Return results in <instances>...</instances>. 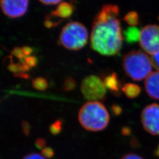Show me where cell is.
Returning <instances> with one entry per match:
<instances>
[{
	"label": "cell",
	"mask_w": 159,
	"mask_h": 159,
	"mask_svg": "<svg viewBox=\"0 0 159 159\" xmlns=\"http://www.w3.org/2000/svg\"></svg>",
	"instance_id": "32"
},
{
	"label": "cell",
	"mask_w": 159,
	"mask_h": 159,
	"mask_svg": "<svg viewBox=\"0 0 159 159\" xmlns=\"http://www.w3.org/2000/svg\"><path fill=\"white\" fill-rule=\"evenodd\" d=\"M151 60L154 67L159 70V52L153 55Z\"/></svg>",
	"instance_id": "21"
},
{
	"label": "cell",
	"mask_w": 159,
	"mask_h": 159,
	"mask_svg": "<svg viewBox=\"0 0 159 159\" xmlns=\"http://www.w3.org/2000/svg\"><path fill=\"white\" fill-rule=\"evenodd\" d=\"M109 120L107 110L99 102H86L80 110V123L87 130H102L108 125Z\"/></svg>",
	"instance_id": "2"
},
{
	"label": "cell",
	"mask_w": 159,
	"mask_h": 159,
	"mask_svg": "<svg viewBox=\"0 0 159 159\" xmlns=\"http://www.w3.org/2000/svg\"><path fill=\"white\" fill-rule=\"evenodd\" d=\"M121 90L124 92L125 96L129 98H136L141 92V89L139 85L132 83L125 84Z\"/></svg>",
	"instance_id": "13"
},
{
	"label": "cell",
	"mask_w": 159,
	"mask_h": 159,
	"mask_svg": "<svg viewBox=\"0 0 159 159\" xmlns=\"http://www.w3.org/2000/svg\"><path fill=\"white\" fill-rule=\"evenodd\" d=\"M40 2L46 4V5H51V4H57L60 2H61L60 0H52V1H43L40 0Z\"/></svg>",
	"instance_id": "28"
},
{
	"label": "cell",
	"mask_w": 159,
	"mask_h": 159,
	"mask_svg": "<svg viewBox=\"0 0 159 159\" xmlns=\"http://www.w3.org/2000/svg\"><path fill=\"white\" fill-rule=\"evenodd\" d=\"M140 44L148 54L154 55L159 52V26L148 25L140 32Z\"/></svg>",
	"instance_id": "6"
},
{
	"label": "cell",
	"mask_w": 159,
	"mask_h": 159,
	"mask_svg": "<svg viewBox=\"0 0 159 159\" xmlns=\"http://www.w3.org/2000/svg\"><path fill=\"white\" fill-rule=\"evenodd\" d=\"M41 154L47 158H51L54 155V151L51 148H45L42 150Z\"/></svg>",
	"instance_id": "20"
},
{
	"label": "cell",
	"mask_w": 159,
	"mask_h": 159,
	"mask_svg": "<svg viewBox=\"0 0 159 159\" xmlns=\"http://www.w3.org/2000/svg\"><path fill=\"white\" fill-rule=\"evenodd\" d=\"M32 85L34 89L43 91L45 90L48 87V83L44 78L37 77L32 81Z\"/></svg>",
	"instance_id": "15"
},
{
	"label": "cell",
	"mask_w": 159,
	"mask_h": 159,
	"mask_svg": "<svg viewBox=\"0 0 159 159\" xmlns=\"http://www.w3.org/2000/svg\"><path fill=\"white\" fill-rule=\"evenodd\" d=\"M35 145L39 148H43L46 145V142L43 139H39L35 142Z\"/></svg>",
	"instance_id": "27"
},
{
	"label": "cell",
	"mask_w": 159,
	"mask_h": 159,
	"mask_svg": "<svg viewBox=\"0 0 159 159\" xmlns=\"http://www.w3.org/2000/svg\"><path fill=\"white\" fill-rule=\"evenodd\" d=\"M131 131L129 127H123L122 129V133L123 135L128 136L130 134Z\"/></svg>",
	"instance_id": "30"
},
{
	"label": "cell",
	"mask_w": 159,
	"mask_h": 159,
	"mask_svg": "<svg viewBox=\"0 0 159 159\" xmlns=\"http://www.w3.org/2000/svg\"><path fill=\"white\" fill-rule=\"evenodd\" d=\"M152 60L141 51H131L123 58V67L127 74L134 81L147 79L152 70Z\"/></svg>",
	"instance_id": "3"
},
{
	"label": "cell",
	"mask_w": 159,
	"mask_h": 159,
	"mask_svg": "<svg viewBox=\"0 0 159 159\" xmlns=\"http://www.w3.org/2000/svg\"><path fill=\"white\" fill-rule=\"evenodd\" d=\"M119 8L113 4H105L94 17L91 30V47L104 56H113L120 51L123 37L118 18Z\"/></svg>",
	"instance_id": "1"
},
{
	"label": "cell",
	"mask_w": 159,
	"mask_h": 159,
	"mask_svg": "<svg viewBox=\"0 0 159 159\" xmlns=\"http://www.w3.org/2000/svg\"><path fill=\"white\" fill-rule=\"evenodd\" d=\"M75 85H76V84H75L74 80L71 77H68L65 80V81L64 83L63 88L65 91H71L74 89Z\"/></svg>",
	"instance_id": "16"
},
{
	"label": "cell",
	"mask_w": 159,
	"mask_h": 159,
	"mask_svg": "<svg viewBox=\"0 0 159 159\" xmlns=\"http://www.w3.org/2000/svg\"><path fill=\"white\" fill-rule=\"evenodd\" d=\"M22 49H23V52H24V55L25 56V57L29 56V55H30L33 52V49L31 47H27V46L23 47Z\"/></svg>",
	"instance_id": "29"
},
{
	"label": "cell",
	"mask_w": 159,
	"mask_h": 159,
	"mask_svg": "<svg viewBox=\"0 0 159 159\" xmlns=\"http://www.w3.org/2000/svg\"><path fill=\"white\" fill-rule=\"evenodd\" d=\"M88 31L81 23L73 21L66 24L60 35V41L66 48L78 50L87 44Z\"/></svg>",
	"instance_id": "4"
},
{
	"label": "cell",
	"mask_w": 159,
	"mask_h": 159,
	"mask_svg": "<svg viewBox=\"0 0 159 159\" xmlns=\"http://www.w3.org/2000/svg\"><path fill=\"white\" fill-rule=\"evenodd\" d=\"M24 62L26 63L30 67H34L37 64V58L34 56H27L24 58Z\"/></svg>",
	"instance_id": "19"
},
{
	"label": "cell",
	"mask_w": 159,
	"mask_h": 159,
	"mask_svg": "<svg viewBox=\"0 0 159 159\" xmlns=\"http://www.w3.org/2000/svg\"><path fill=\"white\" fill-rule=\"evenodd\" d=\"M156 155L159 157V145L157 148L156 150Z\"/></svg>",
	"instance_id": "31"
},
{
	"label": "cell",
	"mask_w": 159,
	"mask_h": 159,
	"mask_svg": "<svg viewBox=\"0 0 159 159\" xmlns=\"http://www.w3.org/2000/svg\"><path fill=\"white\" fill-rule=\"evenodd\" d=\"M103 82L106 88L116 96H120L121 84L118 79V75L116 73H111L103 78Z\"/></svg>",
	"instance_id": "10"
},
{
	"label": "cell",
	"mask_w": 159,
	"mask_h": 159,
	"mask_svg": "<svg viewBox=\"0 0 159 159\" xmlns=\"http://www.w3.org/2000/svg\"><path fill=\"white\" fill-rule=\"evenodd\" d=\"M81 91L87 100L90 102H98L104 99L106 87L103 81L98 77L91 75L83 80Z\"/></svg>",
	"instance_id": "5"
},
{
	"label": "cell",
	"mask_w": 159,
	"mask_h": 159,
	"mask_svg": "<svg viewBox=\"0 0 159 159\" xmlns=\"http://www.w3.org/2000/svg\"><path fill=\"white\" fill-rule=\"evenodd\" d=\"M111 111L114 115L119 116L122 113V108L118 105L113 104L111 106Z\"/></svg>",
	"instance_id": "24"
},
{
	"label": "cell",
	"mask_w": 159,
	"mask_h": 159,
	"mask_svg": "<svg viewBox=\"0 0 159 159\" xmlns=\"http://www.w3.org/2000/svg\"><path fill=\"white\" fill-rule=\"evenodd\" d=\"M141 120L144 130L153 136H159V104H152L143 110Z\"/></svg>",
	"instance_id": "7"
},
{
	"label": "cell",
	"mask_w": 159,
	"mask_h": 159,
	"mask_svg": "<svg viewBox=\"0 0 159 159\" xmlns=\"http://www.w3.org/2000/svg\"><path fill=\"white\" fill-rule=\"evenodd\" d=\"M23 159H46L41 154L30 153L25 156Z\"/></svg>",
	"instance_id": "22"
},
{
	"label": "cell",
	"mask_w": 159,
	"mask_h": 159,
	"mask_svg": "<svg viewBox=\"0 0 159 159\" xmlns=\"http://www.w3.org/2000/svg\"><path fill=\"white\" fill-rule=\"evenodd\" d=\"M22 127H23V131L26 135H29L30 132V125L29 123L27 121H23L22 123Z\"/></svg>",
	"instance_id": "26"
},
{
	"label": "cell",
	"mask_w": 159,
	"mask_h": 159,
	"mask_svg": "<svg viewBox=\"0 0 159 159\" xmlns=\"http://www.w3.org/2000/svg\"><path fill=\"white\" fill-rule=\"evenodd\" d=\"M74 7L71 3L61 2L57 7L55 11L51 12V16L66 18L70 17L74 10Z\"/></svg>",
	"instance_id": "11"
},
{
	"label": "cell",
	"mask_w": 159,
	"mask_h": 159,
	"mask_svg": "<svg viewBox=\"0 0 159 159\" xmlns=\"http://www.w3.org/2000/svg\"><path fill=\"white\" fill-rule=\"evenodd\" d=\"M124 20L131 27H134L139 23V15L136 12H129L124 17Z\"/></svg>",
	"instance_id": "14"
},
{
	"label": "cell",
	"mask_w": 159,
	"mask_h": 159,
	"mask_svg": "<svg viewBox=\"0 0 159 159\" xmlns=\"http://www.w3.org/2000/svg\"><path fill=\"white\" fill-rule=\"evenodd\" d=\"M62 123L60 120L56 121L50 127V131L53 134H57L61 130Z\"/></svg>",
	"instance_id": "17"
},
{
	"label": "cell",
	"mask_w": 159,
	"mask_h": 159,
	"mask_svg": "<svg viewBox=\"0 0 159 159\" xmlns=\"http://www.w3.org/2000/svg\"><path fill=\"white\" fill-rule=\"evenodd\" d=\"M140 35L139 30L135 27H129L124 32L125 41L129 44L136 43L140 40Z\"/></svg>",
	"instance_id": "12"
},
{
	"label": "cell",
	"mask_w": 159,
	"mask_h": 159,
	"mask_svg": "<svg viewBox=\"0 0 159 159\" xmlns=\"http://www.w3.org/2000/svg\"><path fill=\"white\" fill-rule=\"evenodd\" d=\"M1 7L3 12L11 18H17L23 16L25 12L29 1L27 0L1 1Z\"/></svg>",
	"instance_id": "8"
},
{
	"label": "cell",
	"mask_w": 159,
	"mask_h": 159,
	"mask_svg": "<svg viewBox=\"0 0 159 159\" xmlns=\"http://www.w3.org/2000/svg\"><path fill=\"white\" fill-rule=\"evenodd\" d=\"M12 54H13L14 56L17 57L20 60H23L25 58V56L24 55L23 52L22 48L20 47H15L11 51Z\"/></svg>",
	"instance_id": "18"
},
{
	"label": "cell",
	"mask_w": 159,
	"mask_h": 159,
	"mask_svg": "<svg viewBox=\"0 0 159 159\" xmlns=\"http://www.w3.org/2000/svg\"><path fill=\"white\" fill-rule=\"evenodd\" d=\"M8 69L12 72H15L16 74L17 72L21 71L20 70V64H13V63H11V64L8 66Z\"/></svg>",
	"instance_id": "23"
},
{
	"label": "cell",
	"mask_w": 159,
	"mask_h": 159,
	"mask_svg": "<svg viewBox=\"0 0 159 159\" xmlns=\"http://www.w3.org/2000/svg\"><path fill=\"white\" fill-rule=\"evenodd\" d=\"M121 159H144L136 154L129 153L124 156Z\"/></svg>",
	"instance_id": "25"
},
{
	"label": "cell",
	"mask_w": 159,
	"mask_h": 159,
	"mask_svg": "<svg viewBox=\"0 0 159 159\" xmlns=\"http://www.w3.org/2000/svg\"><path fill=\"white\" fill-rule=\"evenodd\" d=\"M145 89L150 98L159 100V71L150 74L146 79Z\"/></svg>",
	"instance_id": "9"
}]
</instances>
